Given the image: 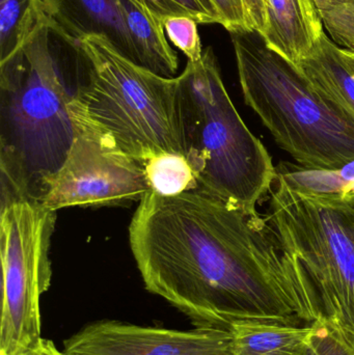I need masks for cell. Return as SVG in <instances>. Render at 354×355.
I'll return each instance as SVG.
<instances>
[{"instance_id": "8", "label": "cell", "mask_w": 354, "mask_h": 355, "mask_svg": "<svg viewBox=\"0 0 354 355\" xmlns=\"http://www.w3.org/2000/svg\"><path fill=\"white\" fill-rule=\"evenodd\" d=\"M76 127L74 143L62 168L48 182L42 204L58 211L141 202L151 191L145 164L123 153L101 135Z\"/></svg>"}, {"instance_id": "6", "label": "cell", "mask_w": 354, "mask_h": 355, "mask_svg": "<svg viewBox=\"0 0 354 355\" xmlns=\"http://www.w3.org/2000/svg\"><path fill=\"white\" fill-rule=\"evenodd\" d=\"M265 220L321 317L354 336V198L306 189L278 172Z\"/></svg>"}, {"instance_id": "11", "label": "cell", "mask_w": 354, "mask_h": 355, "mask_svg": "<svg viewBox=\"0 0 354 355\" xmlns=\"http://www.w3.org/2000/svg\"><path fill=\"white\" fill-rule=\"evenodd\" d=\"M268 21L261 35L274 51L297 64L324 31L318 8L309 0H267Z\"/></svg>"}, {"instance_id": "4", "label": "cell", "mask_w": 354, "mask_h": 355, "mask_svg": "<svg viewBox=\"0 0 354 355\" xmlns=\"http://www.w3.org/2000/svg\"><path fill=\"white\" fill-rule=\"evenodd\" d=\"M230 35L245 103L278 147L306 170L335 172L354 162L353 121L258 31Z\"/></svg>"}, {"instance_id": "24", "label": "cell", "mask_w": 354, "mask_h": 355, "mask_svg": "<svg viewBox=\"0 0 354 355\" xmlns=\"http://www.w3.org/2000/svg\"><path fill=\"white\" fill-rule=\"evenodd\" d=\"M309 1H311L312 3L318 8V10H319L320 12H322V10H326V8H328V6L333 3L334 0H309Z\"/></svg>"}, {"instance_id": "18", "label": "cell", "mask_w": 354, "mask_h": 355, "mask_svg": "<svg viewBox=\"0 0 354 355\" xmlns=\"http://www.w3.org/2000/svg\"><path fill=\"white\" fill-rule=\"evenodd\" d=\"M168 41L184 53L188 62H199L203 56V45L197 24L193 18L187 16L166 17L162 21Z\"/></svg>"}, {"instance_id": "20", "label": "cell", "mask_w": 354, "mask_h": 355, "mask_svg": "<svg viewBox=\"0 0 354 355\" xmlns=\"http://www.w3.org/2000/svg\"><path fill=\"white\" fill-rule=\"evenodd\" d=\"M158 18L187 16L202 24H218V17L209 0H139Z\"/></svg>"}, {"instance_id": "13", "label": "cell", "mask_w": 354, "mask_h": 355, "mask_svg": "<svg viewBox=\"0 0 354 355\" xmlns=\"http://www.w3.org/2000/svg\"><path fill=\"white\" fill-rule=\"evenodd\" d=\"M229 355H307L311 325L243 319L231 323Z\"/></svg>"}, {"instance_id": "3", "label": "cell", "mask_w": 354, "mask_h": 355, "mask_svg": "<svg viewBox=\"0 0 354 355\" xmlns=\"http://www.w3.org/2000/svg\"><path fill=\"white\" fill-rule=\"evenodd\" d=\"M72 49L87 70L70 104L76 126L145 164L162 155L186 158L178 77L139 66L104 35L83 37Z\"/></svg>"}, {"instance_id": "22", "label": "cell", "mask_w": 354, "mask_h": 355, "mask_svg": "<svg viewBox=\"0 0 354 355\" xmlns=\"http://www.w3.org/2000/svg\"><path fill=\"white\" fill-rule=\"evenodd\" d=\"M249 31L265 33L268 21L267 0H242Z\"/></svg>"}, {"instance_id": "14", "label": "cell", "mask_w": 354, "mask_h": 355, "mask_svg": "<svg viewBox=\"0 0 354 355\" xmlns=\"http://www.w3.org/2000/svg\"><path fill=\"white\" fill-rule=\"evenodd\" d=\"M139 66L160 76L174 78L178 54L168 44L162 20L139 0H118Z\"/></svg>"}, {"instance_id": "16", "label": "cell", "mask_w": 354, "mask_h": 355, "mask_svg": "<svg viewBox=\"0 0 354 355\" xmlns=\"http://www.w3.org/2000/svg\"><path fill=\"white\" fill-rule=\"evenodd\" d=\"M152 191L175 196L199 188L191 164L183 156L162 155L145 164Z\"/></svg>"}, {"instance_id": "15", "label": "cell", "mask_w": 354, "mask_h": 355, "mask_svg": "<svg viewBox=\"0 0 354 355\" xmlns=\"http://www.w3.org/2000/svg\"><path fill=\"white\" fill-rule=\"evenodd\" d=\"M44 19L37 0H0V60L24 45Z\"/></svg>"}, {"instance_id": "12", "label": "cell", "mask_w": 354, "mask_h": 355, "mask_svg": "<svg viewBox=\"0 0 354 355\" xmlns=\"http://www.w3.org/2000/svg\"><path fill=\"white\" fill-rule=\"evenodd\" d=\"M295 66L322 97L354 123V70L342 48L324 31Z\"/></svg>"}, {"instance_id": "25", "label": "cell", "mask_w": 354, "mask_h": 355, "mask_svg": "<svg viewBox=\"0 0 354 355\" xmlns=\"http://www.w3.org/2000/svg\"><path fill=\"white\" fill-rule=\"evenodd\" d=\"M341 194L354 198V182H353V183L347 184V185L343 188L342 191H341Z\"/></svg>"}, {"instance_id": "9", "label": "cell", "mask_w": 354, "mask_h": 355, "mask_svg": "<svg viewBox=\"0 0 354 355\" xmlns=\"http://www.w3.org/2000/svg\"><path fill=\"white\" fill-rule=\"evenodd\" d=\"M229 327L189 331L98 321L66 340V355H229Z\"/></svg>"}, {"instance_id": "27", "label": "cell", "mask_w": 354, "mask_h": 355, "mask_svg": "<svg viewBox=\"0 0 354 355\" xmlns=\"http://www.w3.org/2000/svg\"><path fill=\"white\" fill-rule=\"evenodd\" d=\"M307 355H318L317 352H315L311 344L309 345V349H308Z\"/></svg>"}, {"instance_id": "2", "label": "cell", "mask_w": 354, "mask_h": 355, "mask_svg": "<svg viewBox=\"0 0 354 355\" xmlns=\"http://www.w3.org/2000/svg\"><path fill=\"white\" fill-rule=\"evenodd\" d=\"M44 19L24 45L0 60L1 190L41 202L74 143L67 87Z\"/></svg>"}, {"instance_id": "17", "label": "cell", "mask_w": 354, "mask_h": 355, "mask_svg": "<svg viewBox=\"0 0 354 355\" xmlns=\"http://www.w3.org/2000/svg\"><path fill=\"white\" fill-rule=\"evenodd\" d=\"M320 16L330 40L354 53V0H334Z\"/></svg>"}, {"instance_id": "23", "label": "cell", "mask_w": 354, "mask_h": 355, "mask_svg": "<svg viewBox=\"0 0 354 355\" xmlns=\"http://www.w3.org/2000/svg\"><path fill=\"white\" fill-rule=\"evenodd\" d=\"M19 355H66L64 352H60L54 345L53 342L42 338L35 345L24 350Z\"/></svg>"}, {"instance_id": "21", "label": "cell", "mask_w": 354, "mask_h": 355, "mask_svg": "<svg viewBox=\"0 0 354 355\" xmlns=\"http://www.w3.org/2000/svg\"><path fill=\"white\" fill-rule=\"evenodd\" d=\"M218 17V24L230 33L249 31L242 0H209Z\"/></svg>"}, {"instance_id": "7", "label": "cell", "mask_w": 354, "mask_h": 355, "mask_svg": "<svg viewBox=\"0 0 354 355\" xmlns=\"http://www.w3.org/2000/svg\"><path fill=\"white\" fill-rule=\"evenodd\" d=\"M56 211L1 190L0 355H19L42 339L39 302L51 285L49 252Z\"/></svg>"}, {"instance_id": "10", "label": "cell", "mask_w": 354, "mask_h": 355, "mask_svg": "<svg viewBox=\"0 0 354 355\" xmlns=\"http://www.w3.org/2000/svg\"><path fill=\"white\" fill-rule=\"evenodd\" d=\"M37 2L52 33L71 48L87 35H104L121 54L139 64V58L118 0H37Z\"/></svg>"}, {"instance_id": "19", "label": "cell", "mask_w": 354, "mask_h": 355, "mask_svg": "<svg viewBox=\"0 0 354 355\" xmlns=\"http://www.w3.org/2000/svg\"><path fill=\"white\" fill-rule=\"evenodd\" d=\"M310 344L318 355H354V336L320 317L312 324Z\"/></svg>"}, {"instance_id": "5", "label": "cell", "mask_w": 354, "mask_h": 355, "mask_svg": "<svg viewBox=\"0 0 354 355\" xmlns=\"http://www.w3.org/2000/svg\"><path fill=\"white\" fill-rule=\"evenodd\" d=\"M186 159L200 189L258 214L276 168L233 104L211 47L178 76Z\"/></svg>"}, {"instance_id": "1", "label": "cell", "mask_w": 354, "mask_h": 355, "mask_svg": "<svg viewBox=\"0 0 354 355\" xmlns=\"http://www.w3.org/2000/svg\"><path fill=\"white\" fill-rule=\"evenodd\" d=\"M129 243L145 289L195 327L243 319L311 325L321 317L265 217L200 188L175 196L151 190L131 219Z\"/></svg>"}, {"instance_id": "26", "label": "cell", "mask_w": 354, "mask_h": 355, "mask_svg": "<svg viewBox=\"0 0 354 355\" xmlns=\"http://www.w3.org/2000/svg\"><path fill=\"white\" fill-rule=\"evenodd\" d=\"M343 54H344L345 58H346L347 62H349L351 67L354 70V53L353 52L347 51V50L342 49Z\"/></svg>"}]
</instances>
